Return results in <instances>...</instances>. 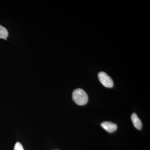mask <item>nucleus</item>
I'll return each mask as SVG.
<instances>
[{"instance_id": "1", "label": "nucleus", "mask_w": 150, "mask_h": 150, "mask_svg": "<svg viewBox=\"0 0 150 150\" xmlns=\"http://www.w3.org/2000/svg\"><path fill=\"white\" fill-rule=\"evenodd\" d=\"M72 98L75 103L80 105H84L88 101L87 94L81 88L76 89L73 91Z\"/></svg>"}, {"instance_id": "2", "label": "nucleus", "mask_w": 150, "mask_h": 150, "mask_svg": "<svg viewBox=\"0 0 150 150\" xmlns=\"http://www.w3.org/2000/svg\"><path fill=\"white\" fill-rule=\"evenodd\" d=\"M98 78L100 81L105 87L112 88L113 82L112 79L104 72H100L98 74Z\"/></svg>"}, {"instance_id": "3", "label": "nucleus", "mask_w": 150, "mask_h": 150, "mask_svg": "<svg viewBox=\"0 0 150 150\" xmlns=\"http://www.w3.org/2000/svg\"><path fill=\"white\" fill-rule=\"evenodd\" d=\"M100 125L108 133H113L117 129V125L110 121H105L101 123Z\"/></svg>"}, {"instance_id": "4", "label": "nucleus", "mask_w": 150, "mask_h": 150, "mask_svg": "<svg viewBox=\"0 0 150 150\" xmlns=\"http://www.w3.org/2000/svg\"><path fill=\"white\" fill-rule=\"evenodd\" d=\"M131 119L134 127L138 130H141L142 127V122L139 118L137 116V114L135 113H133L131 115Z\"/></svg>"}, {"instance_id": "5", "label": "nucleus", "mask_w": 150, "mask_h": 150, "mask_svg": "<svg viewBox=\"0 0 150 150\" xmlns=\"http://www.w3.org/2000/svg\"><path fill=\"white\" fill-rule=\"evenodd\" d=\"M8 33L7 30L4 26L0 25V38H6L8 36Z\"/></svg>"}, {"instance_id": "6", "label": "nucleus", "mask_w": 150, "mask_h": 150, "mask_svg": "<svg viewBox=\"0 0 150 150\" xmlns=\"http://www.w3.org/2000/svg\"><path fill=\"white\" fill-rule=\"evenodd\" d=\"M14 150H24L22 145L19 142H17L15 145Z\"/></svg>"}, {"instance_id": "7", "label": "nucleus", "mask_w": 150, "mask_h": 150, "mask_svg": "<svg viewBox=\"0 0 150 150\" xmlns=\"http://www.w3.org/2000/svg\"><path fill=\"white\" fill-rule=\"evenodd\" d=\"M4 39H5V40H7L6 38H4Z\"/></svg>"}, {"instance_id": "8", "label": "nucleus", "mask_w": 150, "mask_h": 150, "mask_svg": "<svg viewBox=\"0 0 150 150\" xmlns=\"http://www.w3.org/2000/svg\"></svg>"}]
</instances>
